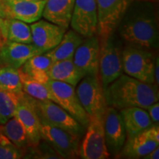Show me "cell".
I'll return each instance as SVG.
<instances>
[{"instance_id":"4","label":"cell","mask_w":159,"mask_h":159,"mask_svg":"<svg viewBox=\"0 0 159 159\" xmlns=\"http://www.w3.org/2000/svg\"><path fill=\"white\" fill-rule=\"evenodd\" d=\"M155 58L150 50L126 46L122 50L123 71L142 82L155 84Z\"/></svg>"},{"instance_id":"9","label":"cell","mask_w":159,"mask_h":159,"mask_svg":"<svg viewBox=\"0 0 159 159\" xmlns=\"http://www.w3.org/2000/svg\"><path fill=\"white\" fill-rule=\"evenodd\" d=\"M54 98V102L66 111L85 128L90 116L81 105L75 86L68 83L49 80L47 84Z\"/></svg>"},{"instance_id":"34","label":"cell","mask_w":159,"mask_h":159,"mask_svg":"<svg viewBox=\"0 0 159 159\" xmlns=\"http://www.w3.org/2000/svg\"><path fill=\"white\" fill-rule=\"evenodd\" d=\"M138 1H148V2H156V0H138Z\"/></svg>"},{"instance_id":"37","label":"cell","mask_w":159,"mask_h":159,"mask_svg":"<svg viewBox=\"0 0 159 159\" xmlns=\"http://www.w3.org/2000/svg\"><path fill=\"white\" fill-rule=\"evenodd\" d=\"M0 47H1V44H0Z\"/></svg>"},{"instance_id":"12","label":"cell","mask_w":159,"mask_h":159,"mask_svg":"<svg viewBox=\"0 0 159 159\" xmlns=\"http://www.w3.org/2000/svg\"><path fill=\"white\" fill-rule=\"evenodd\" d=\"M46 1L0 0V17L12 18L25 23L35 22L42 17Z\"/></svg>"},{"instance_id":"23","label":"cell","mask_w":159,"mask_h":159,"mask_svg":"<svg viewBox=\"0 0 159 159\" xmlns=\"http://www.w3.org/2000/svg\"><path fill=\"white\" fill-rule=\"evenodd\" d=\"M53 61L46 53L32 57L24 63L19 70L30 78L47 84L49 80L48 72Z\"/></svg>"},{"instance_id":"24","label":"cell","mask_w":159,"mask_h":159,"mask_svg":"<svg viewBox=\"0 0 159 159\" xmlns=\"http://www.w3.org/2000/svg\"><path fill=\"white\" fill-rule=\"evenodd\" d=\"M83 41V39L80 35L71 30L64 33L61 41L55 48L46 52V54L51 57L53 62L73 59L75 51Z\"/></svg>"},{"instance_id":"6","label":"cell","mask_w":159,"mask_h":159,"mask_svg":"<svg viewBox=\"0 0 159 159\" xmlns=\"http://www.w3.org/2000/svg\"><path fill=\"white\" fill-rule=\"evenodd\" d=\"M76 93L80 102L89 116L103 117L108 105L99 75L83 77L80 81Z\"/></svg>"},{"instance_id":"5","label":"cell","mask_w":159,"mask_h":159,"mask_svg":"<svg viewBox=\"0 0 159 159\" xmlns=\"http://www.w3.org/2000/svg\"><path fill=\"white\" fill-rule=\"evenodd\" d=\"M100 43L99 78L103 89L123 74L122 50L113 35Z\"/></svg>"},{"instance_id":"27","label":"cell","mask_w":159,"mask_h":159,"mask_svg":"<svg viewBox=\"0 0 159 159\" xmlns=\"http://www.w3.org/2000/svg\"><path fill=\"white\" fill-rule=\"evenodd\" d=\"M22 92L17 94L0 89V125L14 116Z\"/></svg>"},{"instance_id":"14","label":"cell","mask_w":159,"mask_h":159,"mask_svg":"<svg viewBox=\"0 0 159 159\" xmlns=\"http://www.w3.org/2000/svg\"><path fill=\"white\" fill-rule=\"evenodd\" d=\"M99 49L100 43L96 35L83 40L77 48L73 62L84 77L98 75Z\"/></svg>"},{"instance_id":"31","label":"cell","mask_w":159,"mask_h":159,"mask_svg":"<svg viewBox=\"0 0 159 159\" xmlns=\"http://www.w3.org/2000/svg\"><path fill=\"white\" fill-rule=\"evenodd\" d=\"M154 80H155V85L158 87V85H159V57L158 56H157L156 58H155Z\"/></svg>"},{"instance_id":"28","label":"cell","mask_w":159,"mask_h":159,"mask_svg":"<svg viewBox=\"0 0 159 159\" xmlns=\"http://www.w3.org/2000/svg\"><path fill=\"white\" fill-rule=\"evenodd\" d=\"M0 89L17 94L22 92L19 69L5 66L0 67Z\"/></svg>"},{"instance_id":"7","label":"cell","mask_w":159,"mask_h":159,"mask_svg":"<svg viewBox=\"0 0 159 159\" xmlns=\"http://www.w3.org/2000/svg\"><path fill=\"white\" fill-rule=\"evenodd\" d=\"M99 42L114 34L115 30L134 0H96Z\"/></svg>"},{"instance_id":"26","label":"cell","mask_w":159,"mask_h":159,"mask_svg":"<svg viewBox=\"0 0 159 159\" xmlns=\"http://www.w3.org/2000/svg\"><path fill=\"white\" fill-rule=\"evenodd\" d=\"M19 72L22 84V91L25 94L39 100H51L54 102L52 94L47 85L30 78L19 69Z\"/></svg>"},{"instance_id":"15","label":"cell","mask_w":159,"mask_h":159,"mask_svg":"<svg viewBox=\"0 0 159 159\" xmlns=\"http://www.w3.org/2000/svg\"><path fill=\"white\" fill-rule=\"evenodd\" d=\"M43 53L33 43H18L6 40L0 47V63L2 66L19 69L30 57Z\"/></svg>"},{"instance_id":"25","label":"cell","mask_w":159,"mask_h":159,"mask_svg":"<svg viewBox=\"0 0 159 159\" xmlns=\"http://www.w3.org/2000/svg\"><path fill=\"white\" fill-rule=\"evenodd\" d=\"M0 130L16 148L26 150L30 147L25 128L16 117H12L5 124L0 125Z\"/></svg>"},{"instance_id":"36","label":"cell","mask_w":159,"mask_h":159,"mask_svg":"<svg viewBox=\"0 0 159 159\" xmlns=\"http://www.w3.org/2000/svg\"><path fill=\"white\" fill-rule=\"evenodd\" d=\"M2 66V65H1V63H0V67H1Z\"/></svg>"},{"instance_id":"13","label":"cell","mask_w":159,"mask_h":159,"mask_svg":"<svg viewBox=\"0 0 159 159\" xmlns=\"http://www.w3.org/2000/svg\"><path fill=\"white\" fill-rule=\"evenodd\" d=\"M105 144L109 153L117 156L126 140V130L120 112L108 106L103 116Z\"/></svg>"},{"instance_id":"29","label":"cell","mask_w":159,"mask_h":159,"mask_svg":"<svg viewBox=\"0 0 159 159\" xmlns=\"http://www.w3.org/2000/svg\"><path fill=\"white\" fill-rule=\"evenodd\" d=\"M25 150L16 148L13 144L0 143V159H19L25 156Z\"/></svg>"},{"instance_id":"22","label":"cell","mask_w":159,"mask_h":159,"mask_svg":"<svg viewBox=\"0 0 159 159\" xmlns=\"http://www.w3.org/2000/svg\"><path fill=\"white\" fill-rule=\"evenodd\" d=\"M47 74L49 80L68 83L73 86L78 84L84 77L75 65L73 59L53 62Z\"/></svg>"},{"instance_id":"16","label":"cell","mask_w":159,"mask_h":159,"mask_svg":"<svg viewBox=\"0 0 159 159\" xmlns=\"http://www.w3.org/2000/svg\"><path fill=\"white\" fill-rule=\"evenodd\" d=\"M14 116L16 117L23 125L28 137L30 147L37 146L41 141L40 134L41 121L32 104L30 96L24 91L21 94V98Z\"/></svg>"},{"instance_id":"8","label":"cell","mask_w":159,"mask_h":159,"mask_svg":"<svg viewBox=\"0 0 159 159\" xmlns=\"http://www.w3.org/2000/svg\"><path fill=\"white\" fill-rule=\"evenodd\" d=\"M40 134L45 141L62 158L80 157V140L81 137L57 127L41 122Z\"/></svg>"},{"instance_id":"32","label":"cell","mask_w":159,"mask_h":159,"mask_svg":"<svg viewBox=\"0 0 159 159\" xmlns=\"http://www.w3.org/2000/svg\"><path fill=\"white\" fill-rule=\"evenodd\" d=\"M143 158L145 159H158L159 158V148H155L151 152L144 156Z\"/></svg>"},{"instance_id":"1","label":"cell","mask_w":159,"mask_h":159,"mask_svg":"<svg viewBox=\"0 0 159 159\" xmlns=\"http://www.w3.org/2000/svg\"><path fill=\"white\" fill-rule=\"evenodd\" d=\"M131 2L119 24L120 38L127 46L147 50L158 49V18L151 2Z\"/></svg>"},{"instance_id":"35","label":"cell","mask_w":159,"mask_h":159,"mask_svg":"<svg viewBox=\"0 0 159 159\" xmlns=\"http://www.w3.org/2000/svg\"><path fill=\"white\" fill-rule=\"evenodd\" d=\"M23 1H40V0H23Z\"/></svg>"},{"instance_id":"17","label":"cell","mask_w":159,"mask_h":159,"mask_svg":"<svg viewBox=\"0 0 159 159\" xmlns=\"http://www.w3.org/2000/svg\"><path fill=\"white\" fill-rule=\"evenodd\" d=\"M30 29L33 44L43 53L55 48L66 31L63 27L44 20L33 22Z\"/></svg>"},{"instance_id":"19","label":"cell","mask_w":159,"mask_h":159,"mask_svg":"<svg viewBox=\"0 0 159 159\" xmlns=\"http://www.w3.org/2000/svg\"><path fill=\"white\" fill-rule=\"evenodd\" d=\"M128 139L136 136L153 125L146 109L139 107H130L121 109Z\"/></svg>"},{"instance_id":"33","label":"cell","mask_w":159,"mask_h":159,"mask_svg":"<svg viewBox=\"0 0 159 159\" xmlns=\"http://www.w3.org/2000/svg\"><path fill=\"white\" fill-rule=\"evenodd\" d=\"M4 41H5V40L3 39L2 36V33H1V30H0V44H2Z\"/></svg>"},{"instance_id":"3","label":"cell","mask_w":159,"mask_h":159,"mask_svg":"<svg viewBox=\"0 0 159 159\" xmlns=\"http://www.w3.org/2000/svg\"><path fill=\"white\" fill-rule=\"evenodd\" d=\"M30 99L41 122L57 127L80 137L85 133V128L75 118L51 100H39L30 96Z\"/></svg>"},{"instance_id":"20","label":"cell","mask_w":159,"mask_h":159,"mask_svg":"<svg viewBox=\"0 0 159 159\" xmlns=\"http://www.w3.org/2000/svg\"><path fill=\"white\" fill-rule=\"evenodd\" d=\"M159 142L155 141L145 130L136 136L128 139L117 156L127 158H140L158 148Z\"/></svg>"},{"instance_id":"2","label":"cell","mask_w":159,"mask_h":159,"mask_svg":"<svg viewBox=\"0 0 159 159\" xmlns=\"http://www.w3.org/2000/svg\"><path fill=\"white\" fill-rule=\"evenodd\" d=\"M108 106L117 110L139 107L146 109L158 102V86L139 80L127 75H121L104 89Z\"/></svg>"},{"instance_id":"21","label":"cell","mask_w":159,"mask_h":159,"mask_svg":"<svg viewBox=\"0 0 159 159\" xmlns=\"http://www.w3.org/2000/svg\"><path fill=\"white\" fill-rule=\"evenodd\" d=\"M0 30L5 41L33 43L30 26L22 21L12 18L0 17Z\"/></svg>"},{"instance_id":"10","label":"cell","mask_w":159,"mask_h":159,"mask_svg":"<svg viewBox=\"0 0 159 159\" xmlns=\"http://www.w3.org/2000/svg\"><path fill=\"white\" fill-rule=\"evenodd\" d=\"M84 139L80 144L83 159H106L111 156L105 144L103 117L90 116Z\"/></svg>"},{"instance_id":"18","label":"cell","mask_w":159,"mask_h":159,"mask_svg":"<svg viewBox=\"0 0 159 159\" xmlns=\"http://www.w3.org/2000/svg\"><path fill=\"white\" fill-rule=\"evenodd\" d=\"M75 0H47L42 16L49 22L67 30L74 10Z\"/></svg>"},{"instance_id":"11","label":"cell","mask_w":159,"mask_h":159,"mask_svg":"<svg viewBox=\"0 0 159 159\" xmlns=\"http://www.w3.org/2000/svg\"><path fill=\"white\" fill-rule=\"evenodd\" d=\"M70 25L73 30L83 37L90 38L97 35L96 0H75Z\"/></svg>"},{"instance_id":"30","label":"cell","mask_w":159,"mask_h":159,"mask_svg":"<svg viewBox=\"0 0 159 159\" xmlns=\"http://www.w3.org/2000/svg\"><path fill=\"white\" fill-rule=\"evenodd\" d=\"M148 114L150 115L151 120L154 123H158L159 122V103L156 102L151 105L147 108Z\"/></svg>"}]
</instances>
